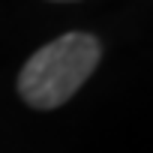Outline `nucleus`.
Listing matches in <instances>:
<instances>
[{
    "label": "nucleus",
    "mask_w": 153,
    "mask_h": 153,
    "mask_svg": "<svg viewBox=\"0 0 153 153\" xmlns=\"http://www.w3.org/2000/svg\"><path fill=\"white\" fill-rule=\"evenodd\" d=\"M99 57L102 42L93 33H63L27 57V63L18 72V96L36 111L60 108L93 75Z\"/></svg>",
    "instance_id": "obj_1"
}]
</instances>
